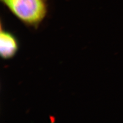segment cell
<instances>
[{
  "label": "cell",
  "mask_w": 123,
  "mask_h": 123,
  "mask_svg": "<svg viewBox=\"0 0 123 123\" xmlns=\"http://www.w3.org/2000/svg\"><path fill=\"white\" fill-rule=\"evenodd\" d=\"M14 17L25 25L38 28L47 16V0H1Z\"/></svg>",
  "instance_id": "1"
},
{
  "label": "cell",
  "mask_w": 123,
  "mask_h": 123,
  "mask_svg": "<svg viewBox=\"0 0 123 123\" xmlns=\"http://www.w3.org/2000/svg\"><path fill=\"white\" fill-rule=\"evenodd\" d=\"M18 42L14 34L3 28L1 24L0 32V55L4 60L14 57L18 50Z\"/></svg>",
  "instance_id": "2"
}]
</instances>
